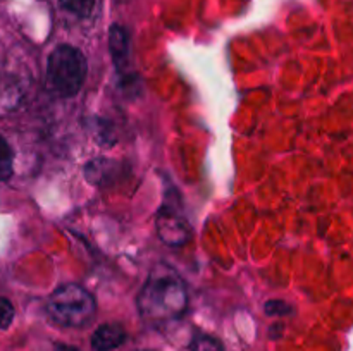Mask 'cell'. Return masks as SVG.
I'll use <instances>...</instances> for the list:
<instances>
[{
	"label": "cell",
	"mask_w": 353,
	"mask_h": 351,
	"mask_svg": "<svg viewBox=\"0 0 353 351\" xmlns=\"http://www.w3.org/2000/svg\"><path fill=\"white\" fill-rule=\"evenodd\" d=\"M88 64L79 48L72 45H59L48 55L47 81L55 95L68 98L74 96L85 83Z\"/></svg>",
	"instance_id": "7a4b0ae2"
},
{
	"label": "cell",
	"mask_w": 353,
	"mask_h": 351,
	"mask_svg": "<svg viewBox=\"0 0 353 351\" xmlns=\"http://www.w3.org/2000/svg\"><path fill=\"white\" fill-rule=\"evenodd\" d=\"M265 313L268 315H274V317H283V315H290V313L293 312L292 306L288 305V303L281 301V299H271V301L265 303L264 306Z\"/></svg>",
	"instance_id": "30bf717a"
},
{
	"label": "cell",
	"mask_w": 353,
	"mask_h": 351,
	"mask_svg": "<svg viewBox=\"0 0 353 351\" xmlns=\"http://www.w3.org/2000/svg\"><path fill=\"white\" fill-rule=\"evenodd\" d=\"M109 50L117 71H126L130 62V34L121 24H112L109 30Z\"/></svg>",
	"instance_id": "5b68a950"
},
{
	"label": "cell",
	"mask_w": 353,
	"mask_h": 351,
	"mask_svg": "<svg viewBox=\"0 0 353 351\" xmlns=\"http://www.w3.org/2000/svg\"><path fill=\"white\" fill-rule=\"evenodd\" d=\"M138 310L148 323L176 320L188 306V291L178 272L169 265L159 264L148 274L137 298Z\"/></svg>",
	"instance_id": "6da1fadb"
},
{
	"label": "cell",
	"mask_w": 353,
	"mask_h": 351,
	"mask_svg": "<svg viewBox=\"0 0 353 351\" xmlns=\"http://www.w3.org/2000/svg\"><path fill=\"white\" fill-rule=\"evenodd\" d=\"M54 351H79V350H78V348H74V346H65V344H61V346L55 348Z\"/></svg>",
	"instance_id": "7c38bea8"
},
{
	"label": "cell",
	"mask_w": 353,
	"mask_h": 351,
	"mask_svg": "<svg viewBox=\"0 0 353 351\" xmlns=\"http://www.w3.org/2000/svg\"><path fill=\"white\" fill-rule=\"evenodd\" d=\"M157 234L168 246H183L192 236L188 222L178 210L171 206H162L155 219Z\"/></svg>",
	"instance_id": "277c9868"
},
{
	"label": "cell",
	"mask_w": 353,
	"mask_h": 351,
	"mask_svg": "<svg viewBox=\"0 0 353 351\" xmlns=\"http://www.w3.org/2000/svg\"><path fill=\"white\" fill-rule=\"evenodd\" d=\"M192 351H223V346L210 336H196L192 341Z\"/></svg>",
	"instance_id": "9c48e42d"
},
{
	"label": "cell",
	"mask_w": 353,
	"mask_h": 351,
	"mask_svg": "<svg viewBox=\"0 0 353 351\" xmlns=\"http://www.w3.org/2000/svg\"><path fill=\"white\" fill-rule=\"evenodd\" d=\"M14 320V306L7 298H0V330L7 329Z\"/></svg>",
	"instance_id": "8fae6325"
},
{
	"label": "cell",
	"mask_w": 353,
	"mask_h": 351,
	"mask_svg": "<svg viewBox=\"0 0 353 351\" xmlns=\"http://www.w3.org/2000/svg\"><path fill=\"white\" fill-rule=\"evenodd\" d=\"M95 298L78 284H64L55 289L47 301V313L62 327H83L95 317Z\"/></svg>",
	"instance_id": "3957f363"
},
{
	"label": "cell",
	"mask_w": 353,
	"mask_h": 351,
	"mask_svg": "<svg viewBox=\"0 0 353 351\" xmlns=\"http://www.w3.org/2000/svg\"><path fill=\"white\" fill-rule=\"evenodd\" d=\"M14 171V153L9 143L0 134V181H6L12 176Z\"/></svg>",
	"instance_id": "ba28073f"
},
{
	"label": "cell",
	"mask_w": 353,
	"mask_h": 351,
	"mask_svg": "<svg viewBox=\"0 0 353 351\" xmlns=\"http://www.w3.org/2000/svg\"><path fill=\"white\" fill-rule=\"evenodd\" d=\"M61 6L65 10L78 17H90L93 16L95 9L99 7L100 0H59Z\"/></svg>",
	"instance_id": "52a82bcc"
},
{
	"label": "cell",
	"mask_w": 353,
	"mask_h": 351,
	"mask_svg": "<svg viewBox=\"0 0 353 351\" xmlns=\"http://www.w3.org/2000/svg\"><path fill=\"white\" fill-rule=\"evenodd\" d=\"M126 341V330L119 323H103L92 336V346L97 351H112Z\"/></svg>",
	"instance_id": "8992f818"
}]
</instances>
